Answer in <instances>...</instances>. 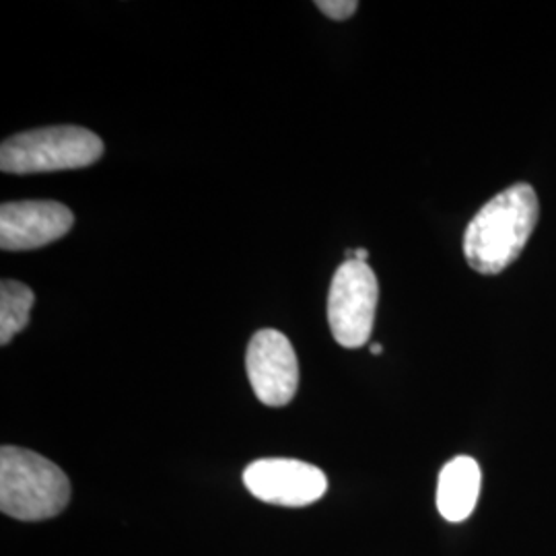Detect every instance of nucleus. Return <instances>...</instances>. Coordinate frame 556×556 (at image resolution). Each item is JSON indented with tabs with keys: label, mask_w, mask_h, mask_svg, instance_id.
<instances>
[{
	"label": "nucleus",
	"mask_w": 556,
	"mask_h": 556,
	"mask_svg": "<svg viewBox=\"0 0 556 556\" xmlns=\"http://www.w3.org/2000/svg\"><path fill=\"white\" fill-rule=\"evenodd\" d=\"M540 217L536 192L516 184L489 200L470 220L464 236V256L478 275H498L511 266L532 238Z\"/></svg>",
	"instance_id": "f257e3e1"
},
{
	"label": "nucleus",
	"mask_w": 556,
	"mask_h": 556,
	"mask_svg": "<svg viewBox=\"0 0 556 556\" xmlns=\"http://www.w3.org/2000/svg\"><path fill=\"white\" fill-rule=\"evenodd\" d=\"M71 501V480L54 462L36 452L0 450V509L21 521L56 517Z\"/></svg>",
	"instance_id": "f03ea898"
},
{
	"label": "nucleus",
	"mask_w": 556,
	"mask_h": 556,
	"mask_svg": "<svg viewBox=\"0 0 556 556\" xmlns=\"http://www.w3.org/2000/svg\"><path fill=\"white\" fill-rule=\"evenodd\" d=\"M103 142L80 126H50L21 132L0 147V169L4 174H48L80 169L100 161Z\"/></svg>",
	"instance_id": "7ed1b4c3"
},
{
	"label": "nucleus",
	"mask_w": 556,
	"mask_h": 556,
	"mask_svg": "<svg viewBox=\"0 0 556 556\" xmlns=\"http://www.w3.org/2000/svg\"><path fill=\"white\" fill-rule=\"evenodd\" d=\"M379 287L367 262L346 260L338 266L328 293V324L344 349L367 344L374 332Z\"/></svg>",
	"instance_id": "20e7f679"
},
{
	"label": "nucleus",
	"mask_w": 556,
	"mask_h": 556,
	"mask_svg": "<svg viewBox=\"0 0 556 556\" xmlns=\"http://www.w3.org/2000/svg\"><path fill=\"white\" fill-rule=\"evenodd\" d=\"M243 484L254 497L280 507H305L326 495L328 480L318 466L287 457H266L250 464Z\"/></svg>",
	"instance_id": "39448f33"
},
{
	"label": "nucleus",
	"mask_w": 556,
	"mask_h": 556,
	"mask_svg": "<svg viewBox=\"0 0 556 556\" xmlns=\"http://www.w3.org/2000/svg\"><path fill=\"white\" fill-rule=\"evenodd\" d=\"M245 371L254 394L266 406H287L298 394V355L291 340L278 330L266 328L252 337Z\"/></svg>",
	"instance_id": "423d86ee"
},
{
	"label": "nucleus",
	"mask_w": 556,
	"mask_h": 556,
	"mask_svg": "<svg viewBox=\"0 0 556 556\" xmlns=\"http://www.w3.org/2000/svg\"><path fill=\"white\" fill-rule=\"evenodd\" d=\"M73 225V211L54 200L7 202L0 208V248L7 252L38 250L64 238Z\"/></svg>",
	"instance_id": "0eeeda50"
},
{
	"label": "nucleus",
	"mask_w": 556,
	"mask_h": 556,
	"mask_svg": "<svg viewBox=\"0 0 556 556\" xmlns=\"http://www.w3.org/2000/svg\"><path fill=\"white\" fill-rule=\"evenodd\" d=\"M480 495V466L470 456L447 462L438 480V509L443 519L459 523L472 516Z\"/></svg>",
	"instance_id": "6e6552de"
},
{
	"label": "nucleus",
	"mask_w": 556,
	"mask_h": 556,
	"mask_svg": "<svg viewBox=\"0 0 556 556\" xmlns=\"http://www.w3.org/2000/svg\"><path fill=\"white\" fill-rule=\"evenodd\" d=\"M34 291L20 280L4 278L0 285V344H9L27 328L34 307Z\"/></svg>",
	"instance_id": "1a4fd4ad"
},
{
	"label": "nucleus",
	"mask_w": 556,
	"mask_h": 556,
	"mask_svg": "<svg viewBox=\"0 0 556 556\" xmlns=\"http://www.w3.org/2000/svg\"><path fill=\"white\" fill-rule=\"evenodd\" d=\"M319 11L334 21H344L357 13V0H318L316 2Z\"/></svg>",
	"instance_id": "9d476101"
},
{
	"label": "nucleus",
	"mask_w": 556,
	"mask_h": 556,
	"mask_svg": "<svg viewBox=\"0 0 556 556\" xmlns=\"http://www.w3.org/2000/svg\"><path fill=\"white\" fill-rule=\"evenodd\" d=\"M367 256H369V252L365 248H358L357 252H355V260L357 262H367Z\"/></svg>",
	"instance_id": "9b49d317"
},
{
	"label": "nucleus",
	"mask_w": 556,
	"mask_h": 556,
	"mask_svg": "<svg viewBox=\"0 0 556 556\" xmlns=\"http://www.w3.org/2000/svg\"><path fill=\"white\" fill-rule=\"evenodd\" d=\"M381 351H383V346H381L379 342L371 344V353H374V355H381Z\"/></svg>",
	"instance_id": "f8f14e48"
}]
</instances>
